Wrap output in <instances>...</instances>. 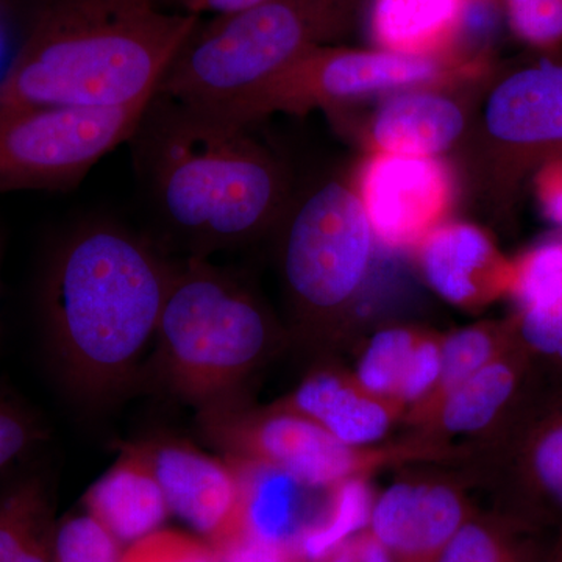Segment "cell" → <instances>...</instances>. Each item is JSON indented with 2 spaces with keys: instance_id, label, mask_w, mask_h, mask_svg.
<instances>
[{
  "instance_id": "obj_32",
  "label": "cell",
  "mask_w": 562,
  "mask_h": 562,
  "mask_svg": "<svg viewBox=\"0 0 562 562\" xmlns=\"http://www.w3.org/2000/svg\"><path fill=\"white\" fill-rule=\"evenodd\" d=\"M439 375H441V342L438 339L420 336L395 402L422 405L435 391Z\"/></svg>"
},
{
  "instance_id": "obj_8",
  "label": "cell",
  "mask_w": 562,
  "mask_h": 562,
  "mask_svg": "<svg viewBox=\"0 0 562 562\" xmlns=\"http://www.w3.org/2000/svg\"><path fill=\"white\" fill-rule=\"evenodd\" d=\"M149 102L36 106L0 117V194L72 190L128 143Z\"/></svg>"
},
{
  "instance_id": "obj_1",
  "label": "cell",
  "mask_w": 562,
  "mask_h": 562,
  "mask_svg": "<svg viewBox=\"0 0 562 562\" xmlns=\"http://www.w3.org/2000/svg\"><path fill=\"white\" fill-rule=\"evenodd\" d=\"M172 257L110 221L81 224L52 251L40 317L52 369L70 398L101 408L136 382L154 347Z\"/></svg>"
},
{
  "instance_id": "obj_38",
  "label": "cell",
  "mask_w": 562,
  "mask_h": 562,
  "mask_svg": "<svg viewBox=\"0 0 562 562\" xmlns=\"http://www.w3.org/2000/svg\"><path fill=\"white\" fill-rule=\"evenodd\" d=\"M3 2H5V0H0V5H2Z\"/></svg>"
},
{
  "instance_id": "obj_2",
  "label": "cell",
  "mask_w": 562,
  "mask_h": 562,
  "mask_svg": "<svg viewBox=\"0 0 562 562\" xmlns=\"http://www.w3.org/2000/svg\"><path fill=\"white\" fill-rule=\"evenodd\" d=\"M249 127L158 92L147 103L127 144L151 213L181 257L210 258L286 216L290 177Z\"/></svg>"
},
{
  "instance_id": "obj_9",
  "label": "cell",
  "mask_w": 562,
  "mask_h": 562,
  "mask_svg": "<svg viewBox=\"0 0 562 562\" xmlns=\"http://www.w3.org/2000/svg\"><path fill=\"white\" fill-rule=\"evenodd\" d=\"M203 438L232 461L268 465L288 473L303 487H335L376 464V454L347 446L319 424L273 406L250 413L238 401L198 412Z\"/></svg>"
},
{
  "instance_id": "obj_19",
  "label": "cell",
  "mask_w": 562,
  "mask_h": 562,
  "mask_svg": "<svg viewBox=\"0 0 562 562\" xmlns=\"http://www.w3.org/2000/svg\"><path fill=\"white\" fill-rule=\"evenodd\" d=\"M49 475L24 469L0 484V562H54Z\"/></svg>"
},
{
  "instance_id": "obj_20",
  "label": "cell",
  "mask_w": 562,
  "mask_h": 562,
  "mask_svg": "<svg viewBox=\"0 0 562 562\" xmlns=\"http://www.w3.org/2000/svg\"><path fill=\"white\" fill-rule=\"evenodd\" d=\"M528 351L519 342L469 376L438 403L432 414L450 432L483 430L516 397L528 369Z\"/></svg>"
},
{
  "instance_id": "obj_28",
  "label": "cell",
  "mask_w": 562,
  "mask_h": 562,
  "mask_svg": "<svg viewBox=\"0 0 562 562\" xmlns=\"http://www.w3.org/2000/svg\"><path fill=\"white\" fill-rule=\"evenodd\" d=\"M46 439L40 414L9 387L0 386V473Z\"/></svg>"
},
{
  "instance_id": "obj_25",
  "label": "cell",
  "mask_w": 562,
  "mask_h": 562,
  "mask_svg": "<svg viewBox=\"0 0 562 562\" xmlns=\"http://www.w3.org/2000/svg\"><path fill=\"white\" fill-rule=\"evenodd\" d=\"M520 469L531 491L562 513V402L532 424Z\"/></svg>"
},
{
  "instance_id": "obj_37",
  "label": "cell",
  "mask_w": 562,
  "mask_h": 562,
  "mask_svg": "<svg viewBox=\"0 0 562 562\" xmlns=\"http://www.w3.org/2000/svg\"><path fill=\"white\" fill-rule=\"evenodd\" d=\"M2 251H3V244H2V238H0V266H2Z\"/></svg>"
},
{
  "instance_id": "obj_34",
  "label": "cell",
  "mask_w": 562,
  "mask_h": 562,
  "mask_svg": "<svg viewBox=\"0 0 562 562\" xmlns=\"http://www.w3.org/2000/svg\"><path fill=\"white\" fill-rule=\"evenodd\" d=\"M535 181L543 214L552 224L562 228V158L542 165Z\"/></svg>"
},
{
  "instance_id": "obj_23",
  "label": "cell",
  "mask_w": 562,
  "mask_h": 562,
  "mask_svg": "<svg viewBox=\"0 0 562 562\" xmlns=\"http://www.w3.org/2000/svg\"><path fill=\"white\" fill-rule=\"evenodd\" d=\"M516 344L513 327L498 331L490 327L462 328L441 341V375L430 397L422 403L425 413H431L454 387L490 364Z\"/></svg>"
},
{
  "instance_id": "obj_27",
  "label": "cell",
  "mask_w": 562,
  "mask_h": 562,
  "mask_svg": "<svg viewBox=\"0 0 562 562\" xmlns=\"http://www.w3.org/2000/svg\"><path fill=\"white\" fill-rule=\"evenodd\" d=\"M121 542L91 514L57 524L54 562H121Z\"/></svg>"
},
{
  "instance_id": "obj_22",
  "label": "cell",
  "mask_w": 562,
  "mask_h": 562,
  "mask_svg": "<svg viewBox=\"0 0 562 562\" xmlns=\"http://www.w3.org/2000/svg\"><path fill=\"white\" fill-rule=\"evenodd\" d=\"M371 491L360 476L335 486V495L324 519L297 536V553L303 560L319 562L360 535L371 522Z\"/></svg>"
},
{
  "instance_id": "obj_11",
  "label": "cell",
  "mask_w": 562,
  "mask_h": 562,
  "mask_svg": "<svg viewBox=\"0 0 562 562\" xmlns=\"http://www.w3.org/2000/svg\"><path fill=\"white\" fill-rule=\"evenodd\" d=\"M360 195L375 239L391 249L419 246L442 224L450 173L438 158L375 151L361 172Z\"/></svg>"
},
{
  "instance_id": "obj_7",
  "label": "cell",
  "mask_w": 562,
  "mask_h": 562,
  "mask_svg": "<svg viewBox=\"0 0 562 562\" xmlns=\"http://www.w3.org/2000/svg\"><path fill=\"white\" fill-rule=\"evenodd\" d=\"M457 55H412L384 49L319 46L251 91L222 116L251 125L273 113L305 114L383 92L420 90L460 72Z\"/></svg>"
},
{
  "instance_id": "obj_30",
  "label": "cell",
  "mask_w": 562,
  "mask_h": 562,
  "mask_svg": "<svg viewBox=\"0 0 562 562\" xmlns=\"http://www.w3.org/2000/svg\"><path fill=\"white\" fill-rule=\"evenodd\" d=\"M121 562H220L216 550L180 532L155 531L132 543Z\"/></svg>"
},
{
  "instance_id": "obj_26",
  "label": "cell",
  "mask_w": 562,
  "mask_h": 562,
  "mask_svg": "<svg viewBox=\"0 0 562 562\" xmlns=\"http://www.w3.org/2000/svg\"><path fill=\"white\" fill-rule=\"evenodd\" d=\"M562 284V238L549 239L513 261V295L517 308L543 301Z\"/></svg>"
},
{
  "instance_id": "obj_3",
  "label": "cell",
  "mask_w": 562,
  "mask_h": 562,
  "mask_svg": "<svg viewBox=\"0 0 562 562\" xmlns=\"http://www.w3.org/2000/svg\"><path fill=\"white\" fill-rule=\"evenodd\" d=\"M201 20L157 0H38L0 79V117L150 101Z\"/></svg>"
},
{
  "instance_id": "obj_16",
  "label": "cell",
  "mask_w": 562,
  "mask_h": 562,
  "mask_svg": "<svg viewBox=\"0 0 562 562\" xmlns=\"http://www.w3.org/2000/svg\"><path fill=\"white\" fill-rule=\"evenodd\" d=\"M495 0H372L371 33L379 49L450 55L476 9Z\"/></svg>"
},
{
  "instance_id": "obj_6",
  "label": "cell",
  "mask_w": 562,
  "mask_h": 562,
  "mask_svg": "<svg viewBox=\"0 0 562 562\" xmlns=\"http://www.w3.org/2000/svg\"><path fill=\"white\" fill-rule=\"evenodd\" d=\"M281 224L292 303L303 321H324L353 297L371 266L375 235L360 195L342 181H327L291 203Z\"/></svg>"
},
{
  "instance_id": "obj_29",
  "label": "cell",
  "mask_w": 562,
  "mask_h": 562,
  "mask_svg": "<svg viewBox=\"0 0 562 562\" xmlns=\"http://www.w3.org/2000/svg\"><path fill=\"white\" fill-rule=\"evenodd\" d=\"M517 38L538 49L562 44V0H502Z\"/></svg>"
},
{
  "instance_id": "obj_36",
  "label": "cell",
  "mask_w": 562,
  "mask_h": 562,
  "mask_svg": "<svg viewBox=\"0 0 562 562\" xmlns=\"http://www.w3.org/2000/svg\"><path fill=\"white\" fill-rule=\"evenodd\" d=\"M157 2L166 9L203 18L205 14L220 16V14L236 13V11L257 5L262 0H157Z\"/></svg>"
},
{
  "instance_id": "obj_5",
  "label": "cell",
  "mask_w": 562,
  "mask_h": 562,
  "mask_svg": "<svg viewBox=\"0 0 562 562\" xmlns=\"http://www.w3.org/2000/svg\"><path fill=\"white\" fill-rule=\"evenodd\" d=\"M362 0H262L199 21L162 77L158 94L222 111L301 55L349 31Z\"/></svg>"
},
{
  "instance_id": "obj_10",
  "label": "cell",
  "mask_w": 562,
  "mask_h": 562,
  "mask_svg": "<svg viewBox=\"0 0 562 562\" xmlns=\"http://www.w3.org/2000/svg\"><path fill=\"white\" fill-rule=\"evenodd\" d=\"M131 443L149 464L169 512L213 542L214 549L246 531L241 473L231 460L211 457L172 436Z\"/></svg>"
},
{
  "instance_id": "obj_17",
  "label": "cell",
  "mask_w": 562,
  "mask_h": 562,
  "mask_svg": "<svg viewBox=\"0 0 562 562\" xmlns=\"http://www.w3.org/2000/svg\"><path fill=\"white\" fill-rule=\"evenodd\" d=\"M465 114L453 99L412 90L392 95L376 110L371 125L375 151L438 158L461 138Z\"/></svg>"
},
{
  "instance_id": "obj_14",
  "label": "cell",
  "mask_w": 562,
  "mask_h": 562,
  "mask_svg": "<svg viewBox=\"0 0 562 562\" xmlns=\"http://www.w3.org/2000/svg\"><path fill=\"white\" fill-rule=\"evenodd\" d=\"M369 525L394 561H435L464 525V506L442 484L398 483L373 502Z\"/></svg>"
},
{
  "instance_id": "obj_21",
  "label": "cell",
  "mask_w": 562,
  "mask_h": 562,
  "mask_svg": "<svg viewBox=\"0 0 562 562\" xmlns=\"http://www.w3.org/2000/svg\"><path fill=\"white\" fill-rule=\"evenodd\" d=\"M232 462L241 473L246 531L268 542L297 539L302 484L268 465Z\"/></svg>"
},
{
  "instance_id": "obj_13",
  "label": "cell",
  "mask_w": 562,
  "mask_h": 562,
  "mask_svg": "<svg viewBox=\"0 0 562 562\" xmlns=\"http://www.w3.org/2000/svg\"><path fill=\"white\" fill-rule=\"evenodd\" d=\"M417 249L428 286L452 305H482L512 291L513 261L475 225L442 222Z\"/></svg>"
},
{
  "instance_id": "obj_33",
  "label": "cell",
  "mask_w": 562,
  "mask_h": 562,
  "mask_svg": "<svg viewBox=\"0 0 562 562\" xmlns=\"http://www.w3.org/2000/svg\"><path fill=\"white\" fill-rule=\"evenodd\" d=\"M214 550L220 562H299L301 558L291 543L262 541L247 531Z\"/></svg>"
},
{
  "instance_id": "obj_31",
  "label": "cell",
  "mask_w": 562,
  "mask_h": 562,
  "mask_svg": "<svg viewBox=\"0 0 562 562\" xmlns=\"http://www.w3.org/2000/svg\"><path fill=\"white\" fill-rule=\"evenodd\" d=\"M435 562H513V553L490 528L464 524Z\"/></svg>"
},
{
  "instance_id": "obj_4",
  "label": "cell",
  "mask_w": 562,
  "mask_h": 562,
  "mask_svg": "<svg viewBox=\"0 0 562 562\" xmlns=\"http://www.w3.org/2000/svg\"><path fill=\"white\" fill-rule=\"evenodd\" d=\"M272 341L268 313L241 281L210 258L172 257L150 358L162 390L195 412L236 401Z\"/></svg>"
},
{
  "instance_id": "obj_15",
  "label": "cell",
  "mask_w": 562,
  "mask_h": 562,
  "mask_svg": "<svg viewBox=\"0 0 562 562\" xmlns=\"http://www.w3.org/2000/svg\"><path fill=\"white\" fill-rule=\"evenodd\" d=\"M85 506L117 541L131 546L160 530L171 513L149 464L132 443L121 447L116 462L87 491Z\"/></svg>"
},
{
  "instance_id": "obj_24",
  "label": "cell",
  "mask_w": 562,
  "mask_h": 562,
  "mask_svg": "<svg viewBox=\"0 0 562 562\" xmlns=\"http://www.w3.org/2000/svg\"><path fill=\"white\" fill-rule=\"evenodd\" d=\"M420 336L403 327L375 333L358 362L355 383L375 397L395 402Z\"/></svg>"
},
{
  "instance_id": "obj_35",
  "label": "cell",
  "mask_w": 562,
  "mask_h": 562,
  "mask_svg": "<svg viewBox=\"0 0 562 562\" xmlns=\"http://www.w3.org/2000/svg\"><path fill=\"white\" fill-rule=\"evenodd\" d=\"M319 562H395L391 553L373 538L372 532L355 536L330 557Z\"/></svg>"
},
{
  "instance_id": "obj_12",
  "label": "cell",
  "mask_w": 562,
  "mask_h": 562,
  "mask_svg": "<svg viewBox=\"0 0 562 562\" xmlns=\"http://www.w3.org/2000/svg\"><path fill=\"white\" fill-rule=\"evenodd\" d=\"M483 127L513 160L538 165L562 158V63H539L503 77L487 95Z\"/></svg>"
},
{
  "instance_id": "obj_18",
  "label": "cell",
  "mask_w": 562,
  "mask_h": 562,
  "mask_svg": "<svg viewBox=\"0 0 562 562\" xmlns=\"http://www.w3.org/2000/svg\"><path fill=\"white\" fill-rule=\"evenodd\" d=\"M277 406L308 417L339 441L360 449L380 441L390 431L394 417L391 402L331 372L306 376Z\"/></svg>"
}]
</instances>
